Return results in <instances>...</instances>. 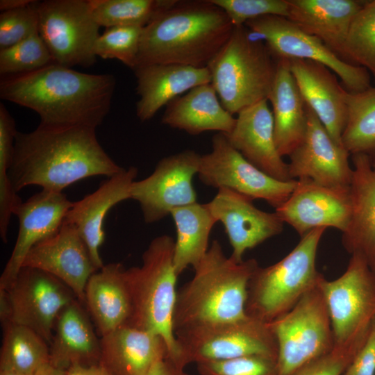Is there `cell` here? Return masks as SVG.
Segmentation results:
<instances>
[{
    "label": "cell",
    "mask_w": 375,
    "mask_h": 375,
    "mask_svg": "<svg viewBox=\"0 0 375 375\" xmlns=\"http://www.w3.org/2000/svg\"><path fill=\"white\" fill-rule=\"evenodd\" d=\"M172 216L176 228L174 264L178 276L187 268L193 269L201 262L209 249V238L217 222L208 203H194L173 210Z\"/></svg>",
    "instance_id": "cell-32"
},
{
    "label": "cell",
    "mask_w": 375,
    "mask_h": 375,
    "mask_svg": "<svg viewBox=\"0 0 375 375\" xmlns=\"http://www.w3.org/2000/svg\"><path fill=\"white\" fill-rule=\"evenodd\" d=\"M227 15L233 26L244 25L248 21L262 16H288V0H211Z\"/></svg>",
    "instance_id": "cell-41"
},
{
    "label": "cell",
    "mask_w": 375,
    "mask_h": 375,
    "mask_svg": "<svg viewBox=\"0 0 375 375\" xmlns=\"http://www.w3.org/2000/svg\"><path fill=\"white\" fill-rule=\"evenodd\" d=\"M175 336L183 367L190 362L248 356L277 359V342L269 323L249 316L235 322L181 330Z\"/></svg>",
    "instance_id": "cell-9"
},
{
    "label": "cell",
    "mask_w": 375,
    "mask_h": 375,
    "mask_svg": "<svg viewBox=\"0 0 375 375\" xmlns=\"http://www.w3.org/2000/svg\"><path fill=\"white\" fill-rule=\"evenodd\" d=\"M0 367L33 375L50 362L47 342L31 329L10 322L3 324Z\"/></svg>",
    "instance_id": "cell-33"
},
{
    "label": "cell",
    "mask_w": 375,
    "mask_h": 375,
    "mask_svg": "<svg viewBox=\"0 0 375 375\" xmlns=\"http://www.w3.org/2000/svg\"><path fill=\"white\" fill-rule=\"evenodd\" d=\"M352 162L351 212L342 242L351 255L361 256L375 272V158L358 153L352 155Z\"/></svg>",
    "instance_id": "cell-24"
},
{
    "label": "cell",
    "mask_w": 375,
    "mask_h": 375,
    "mask_svg": "<svg viewBox=\"0 0 375 375\" xmlns=\"http://www.w3.org/2000/svg\"><path fill=\"white\" fill-rule=\"evenodd\" d=\"M23 267L38 269L56 277L84 303L87 282L98 271L77 229L65 222L56 233L29 251Z\"/></svg>",
    "instance_id": "cell-20"
},
{
    "label": "cell",
    "mask_w": 375,
    "mask_h": 375,
    "mask_svg": "<svg viewBox=\"0 0 375 375\" xmlns=\"http://www.w3.org/2000/svg\"><path fill=\"white\" fill-rule=\"evenodd\" d=\"M175 0H89L99 26L144 28Z\"/></svg>",
    "instance_id": "cell-35"
},
{
    "label": "cell",
    "mask_w": 375,
    "mask_h": 375,
    "mask_svg": "<svg viewBox=\"0 0 375 375\" xmlns=\"http://www.w3.org/2000/svg\"><path fill=\"white\" fill-rule=\"evenodd\" d=\"M207 67L220 103L233 115L267 99L277 60L244 25L234 26L229 39Z\"/></svg>",
    "instance_id": "cell-6"
},
{
    "label": "cell",
    "mask_w": 375,
    "mask_h": 375,
    "mask_svg": "<svg viewBox=\"0 0 375 375\" xmlns=\"http://www.w3.org/2000/svg\"><path fill=\"white\" fill-rule=\"evenodd\" d=\"M101 358L114 375H144L160 359L169 357L164 340L128 324L101 337Z\"/></svg>",
    "instance_id": "cell-27"
},
{
    "label": "cell",
    "mask_w": 375,
    "mask_h": 375,
    "mask_svg": "<svg viewBox=\"0 0 375 375\" xmlns=\"http://www.w3.org/2000/svg\"><path fill=\"white\" fill-rule=\"evenodd\" d=\"M369 328L347 342L335 344L331 351L288 375H342L365 342Z\"/></svg>",
    "instance_id": "cell-39"
},
{
    "label": "cell",
    "mask_w": 375,
    "mask_h": 375,
    "mask_svg": "<svg viewBox=\"0 0 375 375\" xmlns=\"http://www.w3.org/2000/svg\"><path fill=\"white\" fill-rule=\"evenodd\" d=\"M342 375H375V318L365 342Z\"/></svg>",
    "instance_id": "cell-43"
},
{
    "label": "cell",
    "mask_w": 375,
    "mask_h": 375,
    "mask_svg": "<svg viewBox=\"0 0 375 375\" xmlns=\"http://www.w3.org/2000/svg\"><path fill=\"white\" fill-rule=\"evenodd\" d=\"M277 359L265 356H248L197 364L201 375H278Z\"/></svg>",
    "instance_id": "cell-40"
},
{
    "label": "cell",
    "mask_w": 375,
    "mask_h": 375,
    "mask_svg": "<svg viewBox=\"0 0 375 375\" xmlns=\"http://www.w3.org/2000/svg\"><path fill=\"white\" fill-rule=\"evenodd\" d=\"M267 100L272 106L277 149L282 157L289 156L304 140L308 122L305 102L288 60H277L276 72Z\"/></svg>",
    "instance_id": "cell-30"
},
{
    "label": "cell",
    "mask_w": 375,
    "mask_h": 375,
    "mask_svg": "<svg viewBox=\"0 0 375 375\" xmlns=\"http://www.w3.org/2000/svg\"><path fill=\"white\" fill-rule=\"evenodd\" d=\"M197 176L208 187L231 189L253 200H264L275 209L287 201L297 183L294 179L280 181L265 173L249 162L222 133L213 135L211 151L201 156Z\"/></svg>",
    "instance_id": "cell-11"
},
{
    "label": "cell",
    "mask_w": 375,
    "mask_h": 375,
    "mask_svg": "<svg viewBox=\"0 0 375 375\" xmlns=\"http://www.w3.org/2000/svg\"><path fill=\"white\" fill-rule=\"evenodd\" d=\"M201 156L185 149L164 157L152 174L133 183L131 199L138 202L147 224L160 221L173 210L197 202L193 178L198 174Z\"/></svg>",
    "instance_id": "cell-14"
},
{
    "label": "cell",
    "mask_w": 375,
    "mask_h": 375,
    "mask_svg": "<svg viewBox=\"0 0 375 375\" xmlns=\"http://www.w3.org/2000/svg\"><path fill=\"white\" fill-rule=\"evenodd\" d=\"M64 375H114L104 365L81 364L72 365L65 370Z\"/></svg>",
    "instance_id": "cell-45"
},
{
    "label": "cell",
    "mask_w": 375,
    "mask_h": 375,
    "mask_svg": "<svg viewBox=\"0 0 375 375\" xmlns=\"http://www.w3.org/2000/svg\"><path fill=\"white\" fill-rule=\"evenodd\" d=\"M244 26L265 41L276 60L303 59L321 63L340 78L350 93L371 87V75L366 69L344 61L321 40L306 33L286 17L262 16L248 21Z\"/></svg>",
    "instance_id": "cell-12"
},
{
    "label": "cell",
    "mask_w": 375,
    "mask_h": 375,
    "mask_svg": "<svg viewBox=\"0 0 375 375\" xmlns=\"http://www.w3.org/2000/svg\"><path fill=\"white\" fill-rule=\"evenodd\" d=\"M169 357L158 360L144 375H189Z\"/></svg>",
    "instance_id": "cell-44"
},
{
    "label": "cell",
    "mask_w": 375,
    "mask_h": 375,
    "mask_svg": "<svg viewBox=\"0 0 375 375\" xmlns=\"http://www.w3.org/2000/svg\"><path fill=\"white\" fill-rule=\"evenodd\" d=\"M290 71L305 103L314 112L331 138L342 145L347 119V91L337 75L325 65L310 60H288Z\"/></svg>",
    "instance_id": "cell-22"
},
{
    "label": "cell",
    "mask_w": 375,
    "mask_h": 375,
    "mask_svg": "<svg viewBox=\"0 0 375 375\" xmlns=\"http://www.w3.org/2000/svg\"><path fill=\"white\" fill-rule=\"evenodd\" d=\"M6 292L11 308L10 322L31 329L49 344L59 313L76 297L56 277L28 267L20 269Z\"/></svg>",
    "instance_id": "cell-15"
},
{
    "label": "cell",
    "mask_w": 375,
    "mask_h": 375,
    "mask_svg": "<svg viewBox=\"0 0 375 375\" xmlns=\"http://www.w3.org/2000/svg\"><path fill=\"white\" fill-rule=\"evenodd\" d=\"M0 375H22L14 369L0 367Z\"/></svg>",
    "instance_id": "cell-48"
},
{
    "label": "cell",
    "mask_w": 375,
    "mask_h": 375,
    "mask_svg": "<svg viewBox=\"0 0 375 375\" xmlns=\"http://www.w3.org/2000/svg\"><path fill=\"white\" fill-rule=\"evenodd\" d=\"M269 324L278 346V375L290 374L328 352L335 345L331 317L319 281L289 312Z\"/></svg>",
    "instance_id": "cell-8"
},
{
    "label": "cell",
    "mask_w": 375,
    "mask_h": 375,
    "mask_svg": "<svg viewBox=\"0 0 375 375\" xmlns=\"http://www.w3.org/2000/svg\"><path fill=\"white\" fill-rule=\"evenodd\" d=\"M254 258L236 262L213 240L194 268L192 278L177 292L174 333L244 319L249 282L258 267Z\"/></svg>",
    "instance_id": "cell-4"
},
{
    "label": "cell",
    "mask_w": 375,
    "mask_h": 375,
    "mask_svg": "<svg viewBox=\"0 0 375 375\" xmlns=\"http://www.w3.org/2000/svg\"><path fill=\"white\" fill-rule=\"evenodd\" d=\"M267 101L262 100L239 112L233 129L225 135L236 150L265 173L283 181L293 180L276 145L274 118Z\"/></svg>",
    "instance_id": "cell-23"
},
{
    "label": "cell",
    "mask_w": 375,
    "mask_h": 375,
    "mask_svg": "<svg viewBox=\"0 0 375 375\" xmlns=\"http://www.w3.org/2000/svg\"><path fill=\"white\" fill-rule=\"evenodd\" d=\"M33 2L28 6L0 14V49L38 33V17Z\"/></svg>",
    "instance_id": "cell-42"
},
{
    "label": "cell",
    "mask_w": 375,
    "mask_h": 375,
    "mask_svg": "<svg viewBox=\"0 0 375 375\" xmlns=\"http://www.w3.org/2000/svg\"><path fill=\"white\" fill-rule=\"evenodd\" d=\"M326 228H315L278 262L256 269L249 282L246 313L271 323L289 312L322 274L316 268L319 242Z\"/></svg>",
    "instance_id": "cell-7"
},
{
    "label": "cell",
    "mask_w": 375,
    "mask_h": 375,
    "mask_svg": "<svg viewBox=\"0 0 375 375\" xmlns=\"http://www.w3.org/2000/svg\"><path fill=\"white\" fill-rule=\"evenodd\" d=\"M50 345V362L65 370L75 363L94 364L101 358L100 340L77 300L59 313Z\"/></svg>",
    "instance_id": "cell-31"
},
{
    "label": "cell",
    "mask_w": 375,
    "mask_h": 375,
    "mask_svg": "<svg viewBox=\"0 0 375 375\" xmlns=\"http://www.w3.org/2000/svg\"><path fill=\"white\" fill-rule=\"evenodd\" d=\"M328 306L335 344L347 342L367 331L375 318V272L360 256L351 255L338 278L319 280Z\"/></svg>",
    "instance_id": "cell-13"
},
{
    "label": "cell",
    "mask_w": 375,
    "mask_h": 375,
    "mask_svg": "<svg viewBox=\"0 0 375 375\" xmlns=\"http://www.w3.org/2000/svg\"><path fill=\"white\" fill-rule=\"evenodd\" d=\"M52 63L50 52L39 33L0 49L1 76L33 72Z\"/></svg>",
    "instance_id": "cell-37"
},
{
    "label": "cell",
    "mask_w": 375,
    "mask_h": 375,
    "mask_svg": "<svg viewBox=\"0 0 375 375\" xmlns=\"http://www.w3.org/2000/svg\"><path fill=\"white\" fill-rule=\"evenodd\" d=\"M351 212L349 188L327 187L308 178L297 179L291 195L275 209L282 222L292 226L301 238L320 227H332L342 233Z\"/></svg>",
    "instance_id": "cell-16"
},
{
    "label": "cell",
    "mask_w": 375,
    "mask_h": 375,
    "mask_svg": "<svg viewBox=\"0 0 375 375\" xmlns=\"http://www.w3.org/2000/svg\"><path fill=\"white\" fill-rule=\"evenodd\" d=\"M133 70L139 96L136 115L141 122L151 119L162 107L184 92L211 81L208 67L151 64Z\"/></svg>",
    "instance_id": "cell-25"
},
{
    "label": "cell",
    "mask_w": 375,
    "mask_h": 375,
    "mask_svg": "<svg viewBox=\"0 0 375 375\" xmlns=\"http://www.w3.org/2000/svg\"><path fill=\"white\" fill-rule=\"evenodd\" d=\"M288 19L321 40L344 61V47L351 24L366 1L288 0ZM346 62V61H345Z\"/></svg>",
    "instance_id": "cell-26"
},
{
    "label": "cell",
    "mask_w": 375,
    "mask_h": 375,
    "mask_svg": "<svg viewBox=\"0 0 375 375\" xmlns=\"http://www.w3.org/2000/svg\"><path fill=\"white\" fill-rule=\"evenodd\" d=\"M305 106L307 132L303 142L289 156L290 178H308L327 187L349 188L353 176L350 153L331 138L314 112L306 103Z\"/></svg>",
    "instance_id": "cell-17"
},
{
    "label": "cell",
    "mask_w": 375,
    "mask_h": 375,
    "mask_svg": "<svg viewBox=\"0 0 375 375\" xmlns=\"http://www.w3.org/2000/svg\"><path fill=\"white\" fill-rule=\"evenodd\" d=\"M38 33L53 63L72 67L92 66L100 26L89 0L36 1Z\"/></svg>",
    "instance_id": "cell-10"
},
{
    "label": "cell",
    "mask_w": 375,
    "mask_h": 375,
    "mask_svg": "<svg viewBox=\"0 0 375 375\" xmlns=\"http://www.w3.org/2000/svg\"><path fill=\"white\" fill-rule=\"evenodd\" d=\"M138 170L131 166L108 177L93 192L73 202L63 222L74 226L86 244L92 260L99 270L103 267L99 248L104 242L103 222L115 205L131 199V188Z\"/></svg>",
    "instance_id": "cell-21"
},
{
    "label": "cell",
    "mask_w": 375,
    "mask_h": 375,
    "mask_svg": "<svg viewBox=\"0 0 375 375\" xmlns=\"http://www.w3.org/2000/svg\"><path fill=\"white\" fill-rule=\"evenodd\" d=\"M65 370L56 367L50 362L42 365L33 375H64Z\"/></svg>",
    "instance_id": "cell-47"
},
{
    "label": "cell",
    "mask_w": 375,
    "mask_h": 375,
    "mask_svg": "<svg viewBox=\"0 0 375 375\" xmlns=\"http://www.w3.org/2000/svg\"><path fill=\"white\" fill-rule=\"evenodd\" d=\"M33 0H1L0 10L1 12L15 10L29 6Z\"/></svg>",
    "instance_id": "cell-46"
},
{
    "label": "cell",
    "mask_w": 375,
    "mask_h": 375,
    "mask_svg": "<svg viewBox=\"0 0 375 375\" xmlns=\"http://www.w3.org/2000/svg\"><path fill=\"white\" fill-rule=\"evenodd\" d=\"M344 59L366 69L375 83V0L366 1L353 18L344 43Z\"/></svg>",
    "instance_id": "cell-36"
},
{
    "label": "cell",
    "mask_w": 375,
    "mask_h": 375,
    "mask_svg": "<svg viewBox=\"0 0 375 375\" xmlns=\"http://www.w3.org/2000/svg\"><path fill=\"white\" fill-rule=\"evenodd\" d=\"M125 270L120 263L108 264L87 282L85 303L101 337L130 320L132 303Z\"/></svg>",
    "instance_id": "cell-28"
},
{
    "label": "cell",
    "mask_w": 375,
    "mask_h": 375,
    "mask_svg": "<svg viewBox=\"0 0 375 375\" xmlns=\"http://www.w3.org/2000/svg\"><path fill=\"white\" fill-rule=\"evenodd\" d=\"M253 199L228 188H219L208 203L216 219L223 224L232 247L230 257L244 260L245 252L279 235L284 223L276 213L258 208Z\"/></svg>",
    "instance_id": "cell-18"
},
{
    "label": "cell",
    "mask_w": 375,
    "mask_h": 375,
    "mask_svg": "<svg viewBox=\"0 0 375 375\" xmlns=\"http://www.w3.org/2000/svg\"><path fill=\"white\" fill-rule=\"evenodd\" d=\"M161 122L192 135L206 131L227 135L233 129L236 118L223 107L211 83H206L170 101Z\"/></svg>",
    "instance_id": "cell-29"
},
{
    "label": "cell",
    "mask_w": 375,
    "mask_h": 375,
    "mask_svg": "<svg viewBox=\"0 0 375 375\" xmlns=\"http://www.w3.org/2000/svg\"><path fill=\"white\" fill-rule=\"evenodd\" d=\"M115 84L112 74H87L52 63L3 76L0 97L34 110L43 126L97 128L109 112Z\"/></svg>",
    "instance_id": "cell-2"
},
{
    "label": "cell",
    "mask_w": 375,
    "mask_h": 375,
    "mask_svg": "<svg viewBox=\"0 0 375 375\" xmlns=\"http://www.w3.org/2000/svg\"><path fill=\"white\" fill-rule=\"evenodd\" d=\"M233 28L211 0H175L143 28L135 68L151 64L207 67Z\"/></svg>",
    "instance_id": "cell-3"
},
{
    "label": "cell",
    "mask_w": 375,
    "mask_h": 375,
    "mask_svg": "<svg viewBox=\"0 0 375 375\" xmlns=\"http://www.w3.org/2000/svg\"><path fill=\"white\" fill-rule=\"evenodd\" d=\"M143 28H108L94 45V54L103 59H117L133 69L136 65Z\"/></svg>",
    "instance_id": "cell-38"
},
{
    "label": "cell",
    "mask_w": 375,
    "mask_h": 375,
    "mask_svg": "<svg viewBox=\"0 0 375 375\" xmlns=\"http://www.w3.org/2000/svg\"><path fill=\"white\" fill-rule=\"evenodd\" d=\"M72 204L62 192L42 190L15 208L18 234L0 278V290H7L13 284L30 250L58 232Z\"/></svg>",
    "instance_id": "cell-19"
},
{
    "label": "cell",
    "mask_w": 375,
    "mask_h": 375,
    "mask_svg": "<svg viewBox=\"0 0 375 375\" xmlns=\"http://www.w3.org/2000/svg\"><path fill=\"white\" fill-rule=\"evenodd\" d=\"M122 169L99 144L96 128L39 124L30 133L17 132L8 176L17 193L33 185L62 192L81 179L111 177Z\"/></svg>",
    "instance_id": "cell-1"
},
{
    "label": "cell",
    "mask_w": 375,
    "mask_h": 375,
    "mask_svg": "<svg viewBox=\"0 0 375 375\" xmlns=\"http://www.w3.org/2000/svg\"><path fill=\"white\" fill-rule=\"evenodd\" d=\"M347 119L342 144L351 155L375 156V87L356 93L347 92Z\"/></svg>",
    "instance_id": "cell-34"
},
{
    "label": "cell",
    "mask_w": 375,
    "mask_h": 375,
    "mask_svg": "<svg viewBox=\"0 0 375 375\" xmlns=\"http://www.w3.org/2000/svg\"><path fill=\"white\" fill-rule=\"evenodd\" d=\"M174 240L168 235L153 238L142 254L140 267L125 270L132 313L127 324L159 335L169 358L180 363L173 326L178 275L174 264Z\"/></svg>",
    "instance_id": "cell-5"
}]
</instances>
